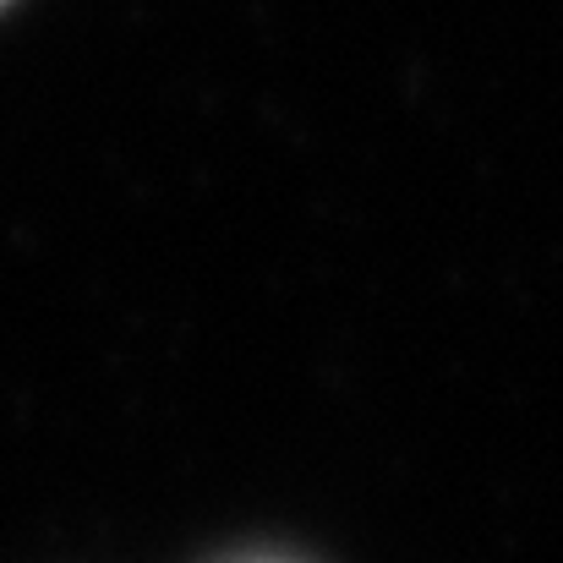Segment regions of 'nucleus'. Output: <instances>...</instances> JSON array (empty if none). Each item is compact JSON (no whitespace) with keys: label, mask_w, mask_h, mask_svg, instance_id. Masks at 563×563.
<instances>
[{"label":"nucleus","mask_w":563,"mask_h":563,"mask_svg":"<svg viewBox=\"0 0 563 563\" xmlns=\"http://www.w3.org/2000/svg\"><path fill=\"white\" fill-rule=\"evenodd\" d=\"M0 5H5V0H0Z\"/></svg>","instance_id":"obj_1"}]
</instances>
